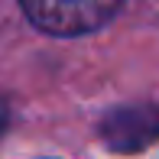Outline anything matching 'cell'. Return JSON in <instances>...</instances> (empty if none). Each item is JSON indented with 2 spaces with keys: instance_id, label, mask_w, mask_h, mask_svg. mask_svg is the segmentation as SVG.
Masks as SVG:
<instances>
[{
  "instance_id": "2",
  "label": "cell",
  "mask_w": 159,
  "mask_h": 159,
  "mask_svg": "<svg viewBox=\"0 0 159 159\" xmlns=\"http://www.w3.org/2000/svg\"><path fill=\"white\" fill-rule=\"evenodd\" d=\"M98 133L114 153H140L159 140V104L114 107L101 120Z\"/></svg>"
},
{
  "instance_id": "3",
  "label": "cell",
  "mask_w": 159,
  "mask_h": 159,
  "mask_svg": "<svg viewBox=\"0 0 159 159\" xmlns=\"http://www.w3.org/2000/svg\"><path fill=\"white\" fill-rule=\"evenodd\" d=\"M7 117H10V111H7V104H3V101H0V130L7 127Z\"/></svg>"
},
{
  "instance_id": "1",
  "label": "cell",
  "mask_w": 159,
  "mask_h": 159,
  "mask_svg": "<svg viewBox=\"0 0 159 159\" xmlns=\"http://www.w3.org/2000/svg\"><path fill=\"white\" fill-rule=\"evenodd\" d=\"M26 20L49 36H84L117 16L124 0H20Z\"/></svg>"
}]
</instances>
